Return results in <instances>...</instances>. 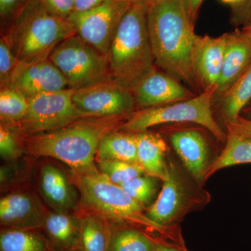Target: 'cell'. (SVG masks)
Instances as JSON below:
<instances>
[{
	"label": "cell",
	"instance_id": "6da1fadb",
	"mask_svg": "<svg viewBox=\"0 0 251 251\" xmlns=\"http://www.w3.org/2000/svg\"><path fill=\"white\" fill-rule=\"evenodd\" d=\"M180 0H152L149 3V39L155 64L163 72L202 92L193 65L197 34Z\"/></svg>",
	"mask_w": 251,
	"mask_h": 251
},
{
	"label": "cell",
	"instance_id": "7a4b0ae2",
	"mask_svg": "<svg viewBox=\"0 0 251 251\" xmlns=\"http://www.w3.org/2000/svg\"><path fill=\"white\" fill-rule=\"evenodd\" d=\"M130 115L87 117L67 126L24 138L25 151L34 157H52L77 174L99 172L94 163L97 150L105 135L120 130Z\"/></svg>",
	"mask_w": 251,
	"mask_h": 251
},
{
	"label": "cell",
	"instance_id": "3957f363",
	"mask_svg": "<svg viewBox=\"0 0 251 251\" xmlns=\"http://www.w3.org/2000/svg\"><path fill=\"white\" fill-rule=\"evenodd\" d=\"M71 178L80 193V206L85 212L80 215L99 216L111 224L135 226L162 239L185 244L182 235L173 233L153 223L141 204L100 172L92 174L72 172Z\"/></svg>",
	"mask_w": 251,
	"mask_h": 251
},
{
	"label": "cell",
	"instance_id": "277c9868",
	"mask_svg": "<svg viewBox=\"0 0 251 251\" xmlns=\"http://www.w3.org/2000/svg\"><path fill=\"white\" fill-rule=\"evenodd\" d=\"M149 0H135L115 31L108 54L112 80L131 91L156 69L149 39Z\"/></svg>",
	"mask_w": 251,
	"mask_h": 251
},
{
	"label": "cell",
	"instance_id": "5b68a950",
	"mask_svg": "<svg viewBox=\"0 0 251 251\" xmlns=\"http://www.w3.org/2000/svg\"><path fill=\"white\" fill-rule=\"evenodd\" d=\"M76 34L69 20L51 14L39 0H27L4 36L18 61L31 62L49 58L62 41Z\"/></svg>",
	"mask_w": 251,
	"mask_h": 251
},
{
	"label": "cell",
	"instance_id": "8992f818",
	"mask_svg": "<svg viewBox=\"0 0 251 251\" xmlns=\"http://www.w3.org/2000/svg\"><path fill=\"white\" fill-rule=\"evenodd\" d=\"M168 173L161 191L145 211L149 219L163 228L182 235L180 224L190 213L201 211L210 203L211 196L198 184L181 162L170 151Z\"/></svg>",
	"mask_w": 251,
	"mask_h": 251
},
{
	"label": "cell",
	"instance_id": "52a82bcc",
	"mask_svg": "<svg viewBox=\"0 0 251 251\" xmlns=\"http://www.w3.org/2000/svg\"><path fill=\"white\" fill-rule=\"evenodd\" d=\"M214 93V89H207L187 100L138 109L124 122L120 130L135 133L157 126L193 124L209 130L219 143L225 144L227 134L216 120Z\"/></svg>",
	"mask_w": 251,
	"mask_h": 251
},
{
	"label": "cell",
	"instance_id": "ba28073f",
	"mask_svg": "<svg viewBox=\"0 0 251 251\" xmlns=\"http://www.w3.org/2000/svg\"><path fill=\"white\" fill-rule=\"evenodd\" d=\"M49 58L65 77L69 88L79 90L112 80L108 55L77 34L62 41Z\"/></svg>",
	"mask_w": 251,
	"mask_h": 251
},
{
	"label": "cell",
	"instance_id": "9c48e42d",
	"mask_svg": "<svg viewBox=\"0 0 251 251\" xmlns=\"http://www.w3.org/2000/svg\"><path fill=\"white\" fill-rule=\"evenodd\" d=\"M74 91L64 89L28 99L25 115L14 125L25 137L59 129L79 119L92 117L74 103Z\"/></svg>",
	"mask_w": 251,
	"mask_h": 251
},
{
	"label": "cell",
	"instance_id": "30bf717a",
	"mask_svg": "<svg viewBox=\"0 0 251 251\" xmlns=\"http://www.w3.org/2000/svg\"><path fill=\"white\" fill-rule=\"evenodd\" d=\"M172 126L168 131V141L185 169L193 179L204 186L207 175L220 153L204 132L205 128Z\"/></svg>",
	"mask_w": 251,
	"mask_h": 251
},
{
	"label": "cell",
	"instance_id": "8fae6325",
	"mask_svg": "<svg viewBox=\"0 0 251 251\" xmlns=\"http://www.w3.org/2000/svg\"><path fill=\"white\" fill-rule=\"evenodd\" d=\"M135 0H105L94 9L74 12L68 18L77 34L102 53L108 55L115 31Z\"/></svg>",
	"mask_w": 251,
	"mask_h": 251
},
{
	"label": "cell",
	"instance_id": "7c38bea8",
	"mask_svg": "<svg viewBox=\"0 0 251 251\" xmlns=\"http://www.w3.org/2000/svg\"><path fill=\"white\" fill-rule=\"evenodd\" d=\"M73 100L92 117L130 115L138 108L131 91L113 80L75 90Z\"/></svg>",
	"mask_w": 251,
	"mask_h": 251
},
{
	"label": "cell",
	"instance_id": "4fadbf2b",
	"mask_svg": "<svg viewBox=\"0 0 251 251\" xmlns=\"http://www.w3.org/2000/svg\"><path fill=\"white\" fill-rule=\"evenodd\" d=\"M7 87L18 91L27 99L69 88L65 77L50 58L31 62L19 61Z\"/></svg>",
	"mask_w": 251,
	"mask_h": 251
},
{
	"label": "cell",
	"instance_id": "5bb4252c",
	"mask_svg": "<svg viewBox=\"0 0 251 251\" xmlns=\"http://www.w3.org/2000/svg\"><path fill=\"white\" fill-rule=\"evenodd\" d=\"M131 92L138 109L176 103L196 96L179 80L156 69L142 79Z\"/></svg>",
	"mask_w": 251,
	"mask_h": 251
},
{
	"label": "cell",
	"instance_id": "9a60e30c",
	"mask_svg": "<svg viewBox=\"0 0 251 251\" xmlns=\"http://www.w3.org/2000/svg\"><path fill=\"white\" fill-rule=\"evenodd\" d=\"M228 33L213 36H196L193 52V65L201 90H216L221 77Z\"/></svg>",
	"mask_w": 251,
	"mask_h": 251
},
{
	"label": "cell",
	"instance_id": "2e32d148",
	"mask_svg": "<svg viewBox=\"0 0 251 251\" xmlns=\"http://www.w3.org/2000/svg\"><path fill=\"white\" fill-rule=\"evenodd\" d=\"M47 215L40 201L31 193H10L0 200L1 228L44 229Z\"/></svg>",
	"mask_w": 251,
	"mask_h": 251
},
{
	"label": "cell",
	"instance_id": "e0dca14e",
	"mask_svg": "<svg viewBox=\"0 0 251 251\" xmlns=\"http://www.w3.org/2000/svg\"><path fill=\"white\" fill-rule=\"evenodd\" d=\"M251 64V33L242 27L228 33L221 77L214 102L231 87Z\"/></svg>",
	"mask_w": 251,
	"mask_h": 251
},
{
	"label": "cell",
	"instance_id": "ac0fdd59",
	"mask_svg": "<svg viewBox=\"0 0 251 251\" xmlns=\"http://www.w3.org/2000/svg\"><path fill=\"white\" fill-rule=\"evenodd\" d=\"M138 163L145 174L163 181L168 173L167 157L170 148L159 133L149 130L135 133Z\"/></svg>",
	"mask_w": 251,
	"mask_h": 251
},
{
	"label": "cell",
	"instance_id": "d6986e66",
	"mask_svg": "<svg viewBox=\"0 0 251 251\" xmlns=\"http://www.w3.org/2000/svg\"><path fill=\"white\" fill-rule=\"evenodd\" d=\"M40 188L43 196L56 211L67 212L76 207L72 184L60 170L51 165L41 168Z\"/></svg>",
	"mask_w": 251,
	"mask_h": 251
},
{
	"label": "cell",
	"instance_id": "ffe728a7",
	"mask_svg": "<svg viewBox=\"0 0 251 251\" xmlns=\"http://www.w3.org/2000/svg\"><path fill=\"white\" fill-rule=\"evenodd\" d=\"M44 230L55 251H77L80 240V218L58 212L48 214Z\"/></svg>",
	"mask_w": 251,
	"mask_h": 251
},
{
	"label": "cell",
	"instance_id": "44dd1931",
	"mask_svg": "<svg viewBox=\"0 0 251 251\" xmlns=\"http://www.w3.org/2000/svg\"><path fill=\"white\" fill-rule=\"evenodd\" d=\"M251 101V64L233 85L214 102V110L217 111L226 126L237 121Z\"/></svg>",
	"mask_w": 251,
	"mask_h": 251
},
{
	"label": "cell",
	"instance_id": "7402d4cb",
	"mask_svg": "<svg viewBox=\"0 0 251 251\" xmlns=\"http://www.w3.org/2000/svg\"><path fill=\"white\" fill-rule=\"evenodd\" d=\"M109 224L110 239L108 251H156L158 242L162 239L135 226Z\"/></svg>",
	"mask_w": 251,
	"mask_h": 251
},
{
	"label": "cell",
	"instance_id": "603a6c76",
	"mask_svg": "<svg viewBox=\"0 0 251 251\" xmlns=\"http://www.w3.org/2000/svg\"><path fill=\"white\" fill-rule=\"evenodd\" d=\"M0 251H54L44 229L1 228Z\"/></svg>",
	"mask_w": 251,
	"mask_h": 251
},
{
	"label": "cell",
	"instance_id": "cb8c5ba5",
	"mask_svg": "<svg viewBox=\"0 0 251 251\" xmlns=\"http://www.w3.org/2000/svg\"><path fill=\"white\" fill-rule=\"evenodd\" d=\"M227 128L226 141L219 157L211 167L207 179L218 171L237 165L251 163V139Z\"/></svg>",
	"mask_w": 251,
	"mask_h": 251
},
{
	"label": "cell",
	"instance_id": "d4e9b609",
	"mask_svg": "<svg viewBox=\"0 0 251 251\" xmlns=\"http://www.w3.org/2000/svg\"><path fill=\"white\" fill-rule=\"evenodd\" d=\"M97 159L119 160L138 164L136 135L117 130L105 135L99 145Z\"/></svg>",
	"mask_w": 251,
	"mask_h": 251
},
{
	"label": "cell",
	"instance_id": "484cf974",
	"mask_svg": "<svg viewBox=\"0 0 251 251\" xmlns=\"http://www.w3.org/2000/svg\"><path fill=\"white\" fill-rule=\"evenodd\" d=\"M80 218V234L77 251H108L110 226L108 221L91 214Z\"/></svg>",
	"mask_w": 251,
	"mask_h": 251
},
{
	"label": "cell",
	"instance_id": "4316f807",
	"mask_svg": "<svg viewBox=\"0 0 251 251\" xmlns=\"http://www.w3.org/2000/svg\"><path fill=\"white\" fill-rule=\"evenodd\" d=\"M28 99L14 89L6 87L0 91V119L1 122L16 124L25 115Z\"/></svg>",
	"mask_w": 251,
	"mask_h": 251
},
{
	"label": "cell",
	"instance_id": "83f0119b",
	"mask_svg": "<svg viewBox=\"0 0 251 251\" xmlns=\"http://www.w3.org/2000/svg\"><path fill=\"white\" fill-rule=\"evenodd\" d=\"M154 176L143 175L121 185V187L130 197L139 203L145 209L156 199L159 189V181Z\"/></svg>",
	"mask_w": 251,
	"mask_h": 251
},
{
	"label": "cell",
	"instance_id": "f1b7e54d",
	"mask_svg": "<svg viewBox=\"0 0 251 251\" xmlns=\"http://www.w3.org/2000/svg\"><path fill=\"white\" fill-rule=\"evenodd\" d=\"M97 161L99 172L119 186L145 174L139 165L134 163L119 160L97 159Z\"/></svg>",
	"mask_w": 251,
	"mask_h": 251
},
{
	"label": "cell",
	"instance_id": "f546056e",
	"mask_svg": "<svg viewBox=\"0 0 251 251\" xmlns=\"http://www.w3.org/2000/svg\"><path fill=\"white\" fill-rule=\"evenodd\" d=\"M25 136L14 124H0V155L6 161H12L23 154Z\"/></svg>",
	"mask_w": 251,
	"mask_h": 251
},
{
	"label": "cell",
	"instance_id": "4dcf8cb0",
	"mask_svg": "<svg viewBox=\"0 0 251 251\" xmlns=\"http://www.w3.org/2000/svg\"><path fill=\"white\" fill-rule=\"evenodd\" d=\"M19 62L9 41L4 35L0 39V86L1 89L9 85L11 75Z\"/></svg>",
	"mask_w": 251,
	"mask_h": 251
},
{
	"label": "cell",
	"instance_id": "1f68e13d",
	"mask_svg": "<svg viewBox=\"0 0 251 251\" xmlns=\"http://www.w3.org/2000/svg\"><path fill=\"white\" fill-rule=\"evenodd\" d=\"M230 22L236 27H246L251 23V0H242L231 6Z\"/></svg>",
	"mask_w": 251,
	"mask_h": 251
},
{
	"label": "cell",
	"instance_id": "d6a6232c",
	"mask_svg": "<svg viewBox=\"0 0 251 251\" xmlns=\"http://www.w3.org/2000/svg\"><path fill=\"white\" fill-rule=\"evenodd\" d=\"M48 11L54 16L68 19L75 9L74 0H39Z\"/></svg>",
	"mask_w": 251,
	"mask_h": 251
},
{
	"label": "cell",
	"instance_id": "836d02e7",
	"mask_svg": "<svg viewBox=\"0 0 251 251\" xmlns=\"http://www.w3.org/2000/svg\"><path fill=\"white\" fill-rule=\"evenodd\" d=\"M27 0H0L1 21H12Z\"/></svg>",
	"mask_w": 251,
	"mask_h": 251
},
{
	"label": "cell",
	"instance_id": "e575fe53",
	"mask_svg": "<svg viewBox=\"0 0 251 251\" xmlns=\"http://www.w3.org/2000/svg\"><path fill=\"white\" fill-rule=\"evenodd\" d=\"M180 1L184 6L188 19L195 26L197 21L199 10L204 0H180Z\"/></svg>",
	"mask_w": 251,
	"mask_h": 251
},
{
	"label": "cell",
	"instance_id": "d590c367",
	"mask_svg": "<svg viewBox=\"0 0 251 251\" xmlns=\"http://www.w3.org/2000/svg\"><path fill=\"white\" fill-rule=\"evenodd\" d=\"M226 128L235 130L251 139V121L239 117L235 123L226 126Z\"/></svg>",
	"mask_w": 251,
	"mask_h": 251
},
{
	"label": "cell",
	"instance_id": "8d00e7d4",
	"mask_svg": "<svg viewBox=\"0 0 251 251\" xmlns=\"http://www.w3.org/2000/svg\"><path fill=\"white\" fill-rule=\"evenodd\" d=\"M75 9L74 12H84L97 7L105 0H74Z\"/></svg>",
	"mask_w": 251,
	"mask_h": 251
},
{
	"label": "cell",
	"instance_id": "74e56055",
	"mask_svg": "<svg viewBox=\"0 0 251 251\" xmlns=\"http://www.w3.org/2000/svg\"><path fill=\"white\" fill-rule=\"evenodd\" d=\"M156 251H188L185 244H179L172 241L161 239L158 242Z\"/></svg>",
	"mask_w": 251,
	"mask_h": 251
},
{
	"label": "cell",
	"instance_id": "f35d334b",
	"mask_svg": "<svg viewBox=\"0 0 251 251\" xmlns=\"http://www.w3.org/2000/svg\"><path fill=\"white\" fill-rule=\"evenodd\" d=\"M240 117H242L243 118L251 121V101L242 110Z\"/></svg>",
	"mask_w": 251,
	"mask_h": 251
},
{
	"label": "cell",
	"instance_id": "ab89813d",
	"mask_svg": "<svg viewBox=\"0 0 251 251\" xmlns=\"http://www.w3.org/2000/svg\"><path fill=\"white\" fill-rule=\"evenodd\" d=\"M221 1L226 3V4L230 5V6H233V5L237 4L238 3L240 2L242 0H221Z\"/></svg>",
	"mask_w": 251,
	"mask_h": 251
},
{
	"label": "cell",
	"instance_id": "60d3db41",
	"mask_svg": "<svg viewBox=\"0 0 251 251\" xmlns=\"http://www.w3.org/2000/svg\"><path fill=\"white\" fill-rule=\"evenodd\" d=\"M245 27L246 29H247L248 30L250 31V32L251 33V23L250 25H247V26H246V27Z\"/></svg>",
	"mask_w": 251,
	"mask_h": 251
},
{
	"label": "cell",
	"instance_id": "b9f144b4",
	"mask_svg": "<svg viewBox=\"0 0 251 251\" xmlns=\"http://www.w3.org/2000/svg\"><path fill=\"white\" fill-rule=\"evenodd\" d=\"M149 1H152V0H149Z\"/></svg>",
	"mask_w": 251,
	"mask_h": 251
},
{
	"label": "cell",
	"instance_id": "7bdbcfd3",
	"mask_svg": "<svg viewBox=\"0 0 251 251\" xmlns=\"http://www.w3.org/2000/svg\"></svg>",
	"mask_w": 251,
	"mask_h": 251
}]
</instances>
